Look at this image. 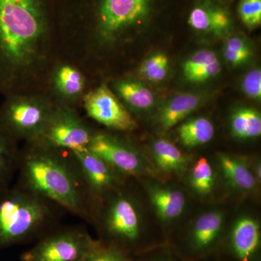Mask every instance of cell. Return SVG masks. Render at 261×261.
Instances as JSON below:
<instances>
[{"mask_svg": "<svg viewBox=\"0 0 261 261\" xmlns=\"http://www.w3.org/2000/svg\"><path fill=\"white\" fill-rule=\"evenodd\" d=\"M56 0H0V88L40 92L54 61Z\"/></svg>", "mask_w": 261, "mask_h": 261, "instance_id": "obj_1", "label": "cell"}, {"mask_svg": "<svg viewBox=\"0 0 261 261\" xmlns=\"http://www.w3.org/2000/svg\"><path fill=\"white\" fill-rule=\"evenodd\" d=\"M17 173L20 185L92 222L95 201L73 151L25 142L20 149Z\"/></svg>", "mask_w": 261, "mask_h": 261, "instance_id": "obj_2", "label": "cell"}, {"mask_svg": "<svg viewBox=\"0 0 261 261\" xmlns=\"http://www.w3.org/2000/svg\"><path fill=\"white\" fill-rule=\"evenodd\" d=\"M59 205L18 182L0 196V250L38 240L55 228Z\"/></svg>", "mask_w": 261, "mask_h": 261, "instance_id": "obj_3", "label": "cell"}, {"mask_svg": "<svg viewBox=\"0 0 261 261\" xmlns=\"http://www.w3.org/2000/svg\"><path fill=\"white\" fill-rule=\"evenodd\" d=\"M125 185L96 202L92 224L102 236L99 241L128 254L140 240L143 223L138 201Z\"/></svg>", "mask_w": 261, "mask_h": 261, "instance_id": "obj_4", "label": "cell"}, {"mask_svg": "<svg viewBox=\"0 0 261 261\" xmlns=\"http://www.w3.org/2000/svg\"><path fill=\"white\" fill-rule=\"evenodd\" d=\"M44 92L13 94L0 110V126L17 142L37 140L49 123L58 106Z\"/></svg>", "mask_w": 261, "mask_h": 261, "instance_id": "obj_5", "label": "cell"}, {"mask_svg": "<svg viewBox=\"0 0 261 261\" xmlns=\"http://www.w3.org/2000/svg\"><path fill=\"white\" fill-rule=\"evenodd\" d=\"M83 228H55L20 255V261H83L95 245Z\"/></svg>", "mask_w": 261, "mask_h": 261, "instance_id": "obj_6", "label": "cell"}, {"mask_svg": "<svg viewBox=\"0 0 261 261\" xmlns=\"http://www.w3.org/2000/svg\"><path fill=\"white\" fill-rule=\"evenodd\" d=\"M94 130L73 108L57 106L36 142L51 148L76 151L87 149Z\"/></svg>", "mask_w": 261, "mask_h": 261, "instance_id": "obj_7", "label": "cell"}, {"mask_svg": "<svg viewBox=\"0 0 261 261\" xmlns=\"http://www.w3.org/2000/svg\"><path fill=\"white\" fill-rule=\"evenodd\" d=\"M87 149L126 177L152 173L150 165L138 149L112 134L94 132Z\"/></svg>", "mask_w": 261, "mask_h": 261, "instance_id": "obj_8", "label": "cell"}, {"mask_svg": "<svg viewBox=\"0 0 261 261\" xmlns=\"http://www.w3.org/2000/svg\"><path fill=\"white\" fill-rule=\"evenodd\" d=\"M82 104L89 118L109 129L129 132L137 128L135 118L106 84L86 92Z\"/></svg>", "mask_w": 261, "mask_h": 261, "instance_id": "obj_9", "label": "cell"}, {"mask_svg": "<svg viewBox=\"0 0 261 261\" xmlns=\"http://www.w3.org/2000/svg\"><path fill=\"white\" fill-rule=\"evenodd\" d=\"M45 87L47 95L55 104L74 109L86 94L87 79L76 64L65 61L56 62Z\"/></svg>", "mask_w": 261, "mask_h": 261, "instance_id": "obj_10", "label": "cell"}, {"mask_svg": "<svg viewBox=\"0 0 261 261\" xmlns=\"http://www.w3.org/2000/svg\"><path fill=\"white\" fill-rule=\"evenodd\" d=\"M73 152L79 160L84 178L95 203L126 182L128 177L118 172L88 149Z\"/></svg>", "mask_w": 261, "mask_h": 261, "instance_id": "obj_11", "label": "cell"}, {"mask_svg": "<svg viewBox=\"0 0 261 261\" xmlns=\"http://www.w3.org/2000/svg\"><path fill=\"white\" fill-rule=\"evenodd\" d=\"M260 226L250 216L237 219L229 235V247L239 261H255L260 249Z\"/></svg>", "mask_w": 261, "mask_h": 261, "instance_id": "obj_12", "label": "cell"}, {"mask_svg": "<svg viewBox=\"0 0 261 261\" xmlns=\"http://www.w3.org/2000/svg\"><path fill=\"white\" fill-rule=\"evenodd\" d=\"M225 216L220 211H211L200 215L190 228L187 243L195 254H203L212 250L221 238Z\"/></svg>", "mask_w": 261, "mask_h": 261, "instance_id": "obj_13", "label": "cell"}, {"mask_svg": "<svg viewBox=\"0 0 261 261\" xmlns=\"http://www.w3.org/2000/svg\"><path fill=\"white\" fill-rule=\"evenodd\" d=\"M146 192L158 216L165 222L171 223L183 214L186 197L181 190L152 184L146 186Z\"/></svg>", "mask_w": 261, "mask_h": 261, "instance_id": "obj_14", "label": "cell"}, {"mask_svg": "<svg viewBox=\"0 0 261 261\" xmlns=\"http://www.w3.org/2000/svg\"><path fill=\"white\" fill-rule=\"evenodd\" d=\"M217 159L223 176L233 190L249 194L255 190L258 183L252 168L245 160L225 153H219Z\"/></svg>", "mask_w": 261, "mask_h": 261, "instance_id": "obj_15", "label": "cell"}, {"mask_svg": "<svg viewBox=\"0 0 261 261\" xmlns=\"http://www.w3.org/2000/svg\"><path fill=\"white\" fill-rule=\"evenodd\" d=\"M202 98L195 94H178L170 99L158 116L159 129L166 133L187 116L195 111L201 105Z\"/></svg>", "mask_w": 261, "mask_h": 261, "instance_id": "obj_16", "label": "cell"}, {"mask_svg": "<svg viewBox=\"0 0 261 261\" xmlns=\"http://www.w3.org/2000/svg\"><path fill=\"white\" fill-rule=\"evenodd\" d=\"M154 164L163 172L181 174L186 171L189 158L170 141H154L151 148Z\"/></svg>", "mask_w": 261, "mask_h": 261, "instance_id": "obj_17", "label": "cell"}, {"mask_svg": "<svg viewBox=\"0 0 261 261\" xmlns=\"http://www.w3.org/2000/svg\"><path fill=\"white\" fill-rule=\"evenodd\" d=\"M19 155L18 142L0 126V196L11 187L18 173Z\"/></svg>", "mask_w": 261, "mask_h": 261, "instance_id": "obj_18", "label": "cell"}, {"mask_svg": "<svg viewBox=\"0 0 261 261\" xmlns=\"http://www.w3.org/2000/svg\"><path fill=\"white\" fill-rule=\"evenodd\" d=\"M115 89L122 100L133 109L145 111L153 106V94L140 82L132 79L119 80L115 84Z\"/></svg>", "mask_w": 261, "mask_h": 261, "instance_id": "obj_19", "label": "cell"}, {"mask_svg": "<svg viewBox=\"0 0 261 261\" xmlns=\"http://www.w3.org/2000/svg\"><path fill=\"white\" fill-rule=\"evenodd\" d=\"M214 126L205 118H192L185 122L178 129V138L187 147H195L205 145L214 137Z\"/></svg>", "mask_w": 261, "mask_h": 261, "instance_id": "obj_20", "label": "cell"}, {"mask_svg": "<svg viewBox=\"0 0 261 261\" xmlns=\"http://www.w3.org/2000/svg\"><path fill=\"white\" fill-rule=\"evenodd\" d=\"M231 128L233 136L242 140L259 137L261 135L260 113L252 108L237 110L231 116Z\"/></svg>", "mask_w": 261, "mask_h": 261, "instance_id": "obj_21", "label": "cell"}, {"mask_svg": "<svg viewBox=\"0 0 261 261\" xmlns=\"http://www.w3.org/2000/svg\"><path fill=\"white\" fill-rule=\"evenodd\" d=\"M214 168L206 159H200L192 166L189 182L192 191L199 196L210 195L215 187Z\"/></svg>", "mask_w": 261, "mask_h": 261, "instance_id": "obj_22", "label": "cell"}, {"mask_svg": "<svg viewBox=\"0 0 261 261\" xmlns=\"http://www.w3.org/2000/svg\"><path fill=\"white\" fill-rule=\"evenodd\" d=\"M83 261H130L128 254L110 244L97 240Z\"/></svg>", "mask_w": 261, "mask_h": 261, "instance_id": "obj_23", "label": "cell"}, {"mask_svg": "<svg viewBox=\"0 0 261 261\" xmlns=\"http://www.w3.org/2000/svg\"><path fill=\"white\" fill-rule=\"evenodd\" d=\"M168 70V59L163 53L154 55L146 60L140 68V73L152 82H161L166 78Z\"/></svg>", "mask_w": 261, "mask_h": 261, "instance_id": "obj_24", "label": "cell"}, {"mask_svg": "<svg viewBox=\"0 0 261 261\" xmlns=\"http://www.w3.org/2000/svg\"><path fill=\"white\" fill-rule=\"evenodd\" d=\"M224 56L228 63L233 65H239L250 59L252 51L248 44L241 38L233 37L226 42Z\"/></svg>", "mask_w": 261, "mask_h": 261, "instance_id": "obj_25", "label": "cell"}, {"mask_svg": "<svg viewBox=\"0 0 261 261\" xmlns=\"http://www.w3.org/2000/svg\"><path fill=\"white\" fill-rule=\"evenodd\" d=\"M238 13L247 27L256 28L261 23V0H240Z\"/></svg>", "mask_w": 261, "mask_h": 261, "instance_id": "obj_26", "label": "cell"}, {"mask_svg": "<svg viewBox=\"0 0 261 261\" xmlns=\"http://www.w3.org/2000/svg\"><path fill=\"white\" fill-rule=\"evenodd\" d=\"M188 23L195 30L213 32L212 8L195 7L189 15Z\"/></svg>", "mask_w": 261, "mask_h": 261, "instance_id": "obj_27", "label": "cell"}, {"mask_svg": "<svg viewBox=\"0 0 261 261\" xmlns=\"http://www.w3.org/2000/svg\"><path fill=\"white\" fill-rule=\"evenodd\" d=\"M219 61L214 51L208 49H202L190 57L184 65V73H189L199 67L211 64Z\"/></svg>", "mask_w": 261, "mask_h": 261, "instance_id": "obj_28", "label": "cell"}, {"mask_svg": "<svg viewBox=\"0 0 261 261\" xmlns=\"http://www.w3.org/2000/svg\"><path fill=\"white\" fill-rule=\"evenodd\" d=\"M221 70V64L219 61H218L211 64L199 67L189 73H185V75L187 80L190 82H200L216 76L219 74Z\"/></svg>", "mask_w": 261, "mask_h": 261, "instance_id": "obj_29", "label": "cell"}, {"mask_svg": "<svg viewBox=\"0 0 261 261\" xmlns=\"http://www.w3.org/2000/svg\"><path fill=\"white\" fill-rule=\"evenodd\" d=\"M244 92L248 97L255 99L261 98V72L260 69L249 72L243 80Z\"/></svg>", "mask_w": 261, "mask_h": 261, "instance_id": "obj_30", "label": "cell"}, {"mask_svg": "<svg viewBox=\"0 0 261 261\" xmlns=\"http://www.w3.org/2000/svg\"><path fill=\"white\" fill-rule=\"evenodd\" d=\"M213 32L220 34L226 32L231 25V19L225 10L212 8Z\"/></svg>", "mask_w": 261, "mask_h": 261, "instance_id": "obj_31", "label": "cell"}, {"mask_svg": "<svg viewBox=\"0 0 261 261\" xmlns=\"http://www.w3.org/2000/svg\"><path fill=\"white\" fill-rule=\"evenodd\" d=\"M154 261H173L172 259L169 258V257H163V258L159 259Z\"/></svg>", "mask_w": 261, "mask_h": 261, "instance_id": "obj_32", "label": "cell"}]
</instances>
